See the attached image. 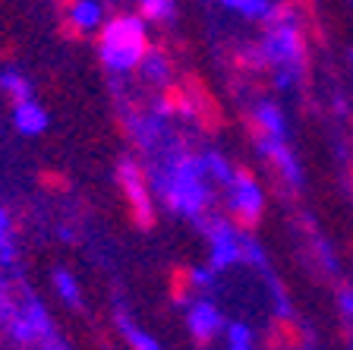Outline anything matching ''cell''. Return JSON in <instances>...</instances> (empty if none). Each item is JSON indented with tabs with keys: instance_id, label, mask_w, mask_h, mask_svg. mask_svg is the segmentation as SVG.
Returning a JSON list of instances; mask_svg holds the SVG:
<instances>
[{
	"instance_id": "obj_1",
	"label": "cell",
	"mask_w": 353,
	"mask_h": 350,
	"mask_svg": "<svg viewBox=\"0 0 353 350\" xmlns=\"http://www.w3.org/2000/svg\"><path fill=\"white\" fill-rule=\"evenodd\" d=\"M152 186L158 196H164L170 212H180L186 218H199L208 202L205 168H202V158H192V155H176L164 168H154Z\"/></svg>"
},
{
	"instance_id": "obj_2",
	"label": "cell",
	"mask_w": 353,
	"mask_h": 350,
	"mask_svg": "<svg viewBox=\"0 0 353 350\" xmlns=\"http://www.w3.org/2000/svg\"><path fill=\"white\" fill-rule=\"evenodd\" d=\"M148 54V35H145V19L142 16H114L104 22L101 29V44H98V57L108 66V73L123 76L136 66H142Z\"/></svg>"
},
{
	"instance_id": "obj_3",
	"label": "cell",
	"mask_w": 353,
	"mask_h": 350,
	"mask_svg": "<svg viewBox=\"0 0 353 350\" xmlns=\"http://www.w3.org/2000/svg\"><path fill=\"white\" fill-rule=\"evenodd\" d=\"M262 57L268 60L272 66L284 70V76H281V86H284L287 73L303 64V32L296 29L294 22H278V26L265 35Z\"/></svg>"
},
{
	"instance_id": "obj_4",
	"label": "cell",
	"mask_w": 353,
	"mask_h": 350,
	"mask_svg": "<svg viewBox=\"0 0 353 350\" xmlns=\"http://www.w3.org/2000/svg\"><path fill=\"white\" fill-rule=\"evenodd\" d=\"M117 177H120V186H123V193H126V202H130V208H132L136 224L148 227L152 224V218H154V208H152V196H148L142 168L132 158H123L117 164Z\"/></svg>"
},
{
	"instance_id": "obj_5",
	"label": "cell",
	"mask_w": 353,
	"mask_h": 350,
	"mask_svg": "<svg viewBox=\"0 0 353 350\" xmlns=\"http://www.w3.org/2000/svg\"><path fill=\"white\" fill-rule=\"evenodd\" d=\"M230 215L240 227H256L259 215H262V193L259 183L252 180L250 171H234L230 180Z\"/></svg>"
},
{
	"instance_id": "obj_6",
	"label": "cell",
	"mask_w": 353,
	"mask_h": 350,
	"mask_svg": "<svg viewBox=\"0 0 353 350\" xmlns=\"http://www.w3.org/2000/svg\"><path fill=\"white\" fill-rule=\"evenodd\" d=\"M208 243H212V269H228L243 259V237L230 221L214 218L208 224Z\"/></svg>"
},
{
	"instance_id": "obj_7",
	"label": "cell",
	"mask_w": 353,
	"mask_h": 350,
	"mask_svg": "<svg viewBox=\"0 0 353 350\" xmlns=\"http://www.w3.org/2000/svg\"><path fill=\"white\" fill-rule=\"evenodd\" d=\"M186 325H190L192 338H196L199 344H208L221 331L224 319H221V313L208 303V300H199V303H192L190 315H186Z\"/></svg>"
},
{
	"instance_id": "obj_8",
	"label": "cell",
	"mask_w": 353,
	"mask_h": 350,
	"mask_svg": "<svg viewBox=\"0 0 353 350\" xmlns=\"http://www.w3.org/2000/svg\"><path fill=\"white\" fill-rule=\"evenodd\" d=\"M13 124L22 136H41L48 130V124H51V117L38 101H22L13 108Z\"/></svg>"
},
{
	"instance_id": "obj_9",
	"label": "cell",
	"mask_w": 353,
	"mask_h": 350,
	"mask_svg": "<svg viewBox=\"0 0 353 350\" xmlns=\"http://www.w3.org/2000/svg\"><path fill=\"white\" fill-rule=\"evenodd\" d=\"M22 319L29 322V329L35 331V338L38 341H54V325H51V313L44 309V303L41 300H35V297H29L26 303H22Z\"/></svg>"
},
{
	"instance_id": "obj_10",
	"label": "cell",
	"mask_w": 353,
	"mask_h": 350,
	"mask_svg": "<svg viewBox=\"0 0 353 350\" xmlns=\"http://www.w3.org/2000/svg\"><path fill=\"white\" fill-rule=\"evenodd\" d=\"M265 152V158L272 161L274 168L281 171V177H284L287 183H294V186H300L303 183V177H300V168H296V161H294V155L284 148V142H265V146H259Z\"/></svg>"
},
{
	"instance_id": "obj_11",
	"label": "cell",
	"mask_w": 353,
	"mask_h": 350,
	"mask_svg": "<svg viewBox=\"0 0 353 350\" xmlns=\"http://www.w3.org/2000/svg\"><path fill=\"white\" fill-rule=\"evenodd\" d=\"M101 19H104V7L101 3H95V0H76L73 7H70V22H73L76 29H82V32L98 29Z\"/></svg>"
},
{
	"instance_id": "obj_12",
	"label": "cell",
	"mask_w": 353,
	"mask_h": 350,
	"mask_svg": "<svg viewBox=\"0 0 353 350\" xmlns=\"http://www.w3.org/2000/svg\"><path fill=\"white\" fill-rule=\"evenodd\" d=\"M117 325H120V331H123V338H126V344H130L132 350H161V344H158V338H152L148 331H142L136 322L130 319V315L123 313V309L117 307Z\"/></svg>"
},
{
	"instance_id": "obj_13",
	"label": "cell",
	"mask_w": 353,
	"mask_h": 350,
	"mask_svg": "<svg viewBox=\"0 0 353 350\" xmlns=\"http://www.w3.org/2000/svg\"><path fill=\"white\" fill-rule=\"evenodd\" d=\"M0 88H3L10 98H16V104L35 101V98H32V82L26 79L19 70H0Z\"/></svg>"
},
{
	"instance_id": "obj_14",
	"label": "cell",
	"mask_w": 353,
	"mask_h": 350,
	"mask_svg": "<svg viewBox=\"0 0 353 350\" xmlns=\"http://www.w3.org/2000/svg\"><path fill=\"white\" fill-rule=\"evenodd\" d=\"M0 265L13 269L16 265V243H13V224H10V212L0 208Z\"/></svg>"
},
{
	"instance_id": "obj_15",
	"label": "cell",
	"mask_w": 353,
	"mask_h": 350,
	"mask_svg": "<svg viewBox=\"0 0 353 350\" xmlns=\"http://www.w3.org/2000/svg\"><path fill=\"white\" fill-rule=\"evenodd\" d=\"M54 287H57L60 300H63L66 307H79V303H82L79 281H76V275H70L66 269H57V271H54Z\"/></svg>"
},
{
	"instance_id": "obj_16",
	"label": "cell",
	"mask_w": 353,
	"mask_h": 350,
	"mask_svg": "<svg viewBox=\"0 0 353 350\" xmlns=\"http://www.w3.org/2000/svg\"><path fill=\"white\" fill-rule=\"evenodd\" d=\"M142 73H145V79H152V82H164L170 73L168 57H164L158 48H152V51L145 54V60H142Z\"/></svg>"
},
{
	"instance_id": "obj_17",
	"label": "cell",
	"mask_w": 353,
	"mask_h": 350,
	"mask_svg": "<svg viewBox=\"0 0 353 350\" xmlns=\"http://www.w3.org/2000/svg\"><path fill=\"white\" fill-rule=\"evenodd\" d=\"M202 168H205V177H214V180L228 183V186H230V180H234V171H230V164L221 158V155H214V152L202 155Z\"/></svg>"
},
{
	"instance_id": "obj_18",
	"label": "cell",
	"mask_w": 353,
	"mask_h": 350,
	"mask_svg": "<svg viewBox=\"0 0 353 350\" xmlns=\"http://www.w3.org/2000/svg\"><path fill=\"white\" fill-rule=\"evenodd\" d=\"M174 13H176V3H170V0H145L139 7L142 19H152V22H168Z\"/></svg>"
},
{
	"instance_id": "obj_19",
	"label": "cell",
	"mask_w": 353,
	"mask_h": 350,
	"mask_svg": "<svg viewBox=\"0 0 353 350\" xmlns=\"http://www.w3.org/2000/svg\"><path fill=\"white\" fill-rule=\"evenodd\" d=\"M228 10H234V13H243V16H272L274 7L272 3H265V0H230Z\"/></svg>"
},
{
	"instance_id": "obj_20",
	"label": "cell",
	"mask_w": 353,
	"mask_h": 350,
	"mask_svg": "<svg viewBox=\"0 0 353 350\" xmlns=\"http://www.w3.org/2000/svg\"><path fill=\"white\" fill-rule=\"evenodd\" d=\"M228 347L230 350H252V331L246 325H230L228 329Z\"/></svg>"
},
{
	"instance_id": "obj_21",
	"label": "cell",
	"mask_w": 353,
	"mask_h": 350,
	"mask_svg": "<svg viewBox=\"0 0 353 350\" xmlns=\"http://www.w3.org/2000/svg\"><path fill=\"white\" fill-rule=\"evenodd\" d=\"M16 315H19V307H16V303L7 297V293L0 291V322H3V325H10Z\"/></svg>"
},
{
	"instance_id": "obj_22",
	"label": "cell",
	"mask_w": 353,
	"mask_h": 350,
	"mask_svg": "<svg viewBox=\"0 0 353 350\" xmlns=\"http://www.w3.org/2000/svg\"><path fill=\"white\" fill-rule=\"evenodd\" d=\"M341 303H344V309L353 315V291H344V297H341Z\"/></svg>"
},
{
	"instance_id": "obj_23",
	"label": "cell",
	"mask_w": 353,
	"mask_h": 350,
	"mask_svg": "<svg viewBox=\"0 0 353 350\" xmlns=\"http://www.w3.org/2000/svg\"><path fill=\"white\" fill-rule=\"evenodd\" d=\"M44 350H66V347H60V344H54V347H51V344H48V347H44Z\"/></svg>"
}]
</instances>
